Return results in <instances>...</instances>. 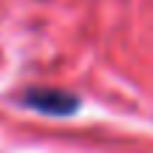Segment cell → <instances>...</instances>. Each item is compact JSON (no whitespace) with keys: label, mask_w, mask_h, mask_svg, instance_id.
<instances>
[{"label":"cell","mask_w":153,"mask_h":153,"mask_svg":"<svg viewBox=\"0 0 153 153\" xmlns=\"http://www.w3.org/2000/svg\"><path fill=\"white\" fill-rule=\"evenodd\" d=\"M26 105L48 116H68L79 108V99L68 91H54V88H31L26 91Z\"/></svg>","instance_id":"obj_1"}]
</instances>
